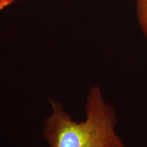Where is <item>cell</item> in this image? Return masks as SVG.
<instances>
[{"label": "cell", "mask_w": 147, "mask_h": 147, "mask_svg": "<svg viewBox=\"0 0 147 147\" xmlns=\"http://www.w3.org/2000/svg\"><path fill=\"white\" fill-rule=\"evenodd\" d=\"M50 106L42 133L49 147H127L117 131L115 108L98 85L88 92L83 121L74 120L59 102L50 100Z\"/></svg>", "instance_id": "cell-1"}, {"label": "cell", "mask_w": 147, "mask_h": 147, "mask_svg": "<svg viewBox=\"0 0 147 147\" xmlns=\"http://www.w3.org/2000/svg\"><path fill=\"white\" fill-rule=\"evenodd\" d=\"M135 11L138 24L147 40V0H136Z\"/></svg>", "instance_id": "cell-2"}, {"label": "cell", "mask_w": 147, "mask_h": 147, "mask_svg": "<svg viewBox=\"0 0 147 147\" xmlns=\"http://www.w3.org/2000/svg\"><path fill=\"white\" fill-rule=\"evenodd\" d=\"M15 0H0V10H2L8 7Z\"/></svg>", "instance_id": "cell-3"}]
</instances>
